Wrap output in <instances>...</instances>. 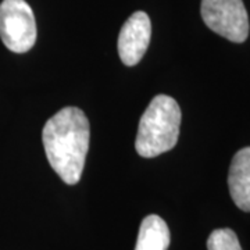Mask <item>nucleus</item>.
Instances as JSON below:
<instances>
[{
	"instance_id": "nucleus-8",
	"label": "nucleus",
	"mask_w": 250,
	"mask_h": 250,
	"mask_svg": "<svg viewBox=\"0 0 250 250\" xmlns=\"http://www.w3.org/2000/svg\"><path fill=\"white\" fill-rule=\"evenodd\" d=\"M208 250H242L236 233L229 228L214 229L207 239Z\"/></svg>"
},
{
	"instance_id": "nucleus-5",
	"label": "nucleus",
	"mask_w": 250,
	"mask_h": 250,
	"mask_svg": "<svg viewBox=\"0 0 250 250\" xmlns=\"http://www.w3.org/2000/svg\"><path fill=\"white\" fill-rule=\"evenodd\" d=\"M152 36L150 18L143 11H136L125 21L118 35V54L125 65H136L146 53Z\"/></svg>"
},
{
	"instance_id": "nucleus-3",
	"label": "nucleus",
	"mask_w": 250,
	"mask_h": 250,
	"mask_svg": "<svg viewBox=\"0 0 250 250\" xmlns=\"http://www.w3.org/2000/svg\"><path fill=\"white\" fill-rule=\"evenodd\" d=\"M34 11L25 0H3L0 3V39L14 53H27L36 42Z\"/></svg>"
},
{
	"instance_id": "nucleus-2",
	"label": "nucleus",
	"mask_w": 250,
	"mask_h": 250,
	"mask_svg": "<svg viewBox=\"0 0 250 250\" xmlns=\"http://www.w3.org/2000/svg\"><path fill=\"white\" fill-rule=\"evenodd\" d=\"M181 108L175 99L167 95L154 96L141 117L135 149L139 156L152 159L171 150L178 142Z\"/></svg>"
},
{
	"instance_id": "nucleus-1",
	"label": "nucleus",
	"mask_w": 250,
	"mask_h": 250,
	"mask_svg": "<svg viewBox=\"0 0 250 250\" xmlns=\"http://www.w3.org/2000/svg\"><path fill=\"white\" fill-rule=\"evenodd\" d=\"M90 128L85 113L78 107L62 108L47 120L42 132L47 161L67 184H78L89 150Z\"/></svg>"
},
{
	"instance_id": "nucleus-6",
	"label": "nucleus",
	"mask_w": 250,
	"mask_h": 250,
	"mask_svg": "<svg viewBox=\"0 0 250 250\" xmlns=\"http://www.w3.org/2000/svg\"><path fill=\"white\" fill-rule=\"evenodd\" d=\"M228 188L233 203L250 213V147H243L233 156L228 174Z\"/></svg>"
},
{
	"instance_id": "nucleus-7",
	"label": "nucleus",
	"mask_w": 250,
	"mask_h": 250,
	"mask_svg": "<svg viewBox=\"0 0 250 250\" xmlns=\"http://www.w3.org/2000/svg\"><path fill=\"white\" fill-rule=\"evenodd\" d=\"M171 235L167 223L156 214L143 218L135 250H167Z\"/></svg>"
},
{
	"instance_id": "nucleus-4",
	"label": "nucleus",
	"mask_w": 250,
	"mask_h": 250,
	"mask_svg": "<svg viewBox=\"0 0 250 250\" xmlns=\"http://www.w3.org/2000/svg\"><path fill=\"white\" fill-rule=\"evenodd\" d=\"M205 24L225 39L242 43L249 35V17L242 0H202Z\"/></svg>"
}]
</instances>
